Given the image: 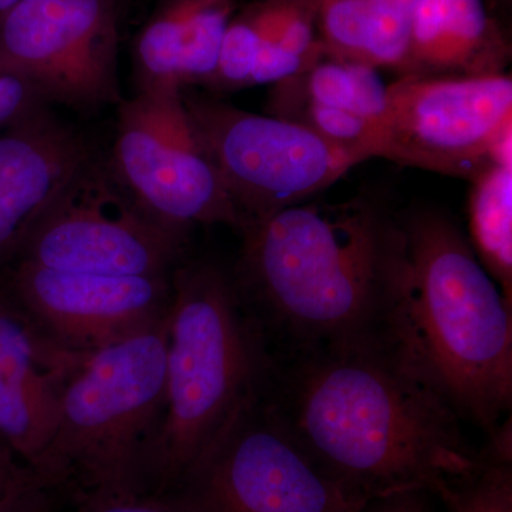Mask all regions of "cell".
Instances as JSON below:
<instances>
[{"label": "cell", "mask_w": 512, "mask_h": 512, "mask_svg": "<svg viewBox=\"0 0 512 512\" xmlns=\"http://www.w3.org/2000/svg\"><path fill=\"white\" fill-rule=\"evenodd\" d=\"M275 420L353 503L441 497L477 466L461 417L389 339L272 353L261 387Z\"/></svg>", "instance_id": "cell-1"}, {"label": "cell", "mask_w": 512, "mask_h": 512, "mask_svg": "<svg viewBox=\"0 0 512 512\" xmlns=\"http://www.w3.org/2000/svg\"><path fill=\"white\" fill-rule=\"evenodd\" d=\"M239 234L232 279L274 353L389 339L409 252L402 217L380 195L303 202Z\"/></svg>", "instance_id": "cell-2"}, {"label": "cell", "mask_w": 512, "mask_h": 512, "mask_svg": "<svg viewBox=\"0 0 512 512\" xmlns=\"http://www.w3.org/2000/svg\"><path fill=\"white\" fill-rule=\"evenodd\" d=\"M400 217L409 278L390 342L461 419L490 436L510 417L512 306L450 215L417 207Z\"/></svg>", "instance_id": "cell-3"}, {"label": "cell", "mask_w": 512, "mask_h": 512, "mask_svg": "<svg viewBox=\"0 0 512 512\" xmlns=\"http://www.w3.org/2000/svg\"><path fill=\"white\" fill-rule=\"evenodd\" d=\"M269 363L261 326L232 276L185 258L171 274L167 392L147 468V493H168L261 386Z\"/></svg>", "instance_id": "cell-4"}, {"label": "cell", "mask_w": 512, "mask_h": 512, "mask_svg": "<svg viewBox=\"0 0 512 512\" xmlns=\"http://www.w3.org/2000/svg\"><path fill=\"white\" fill-rule=\"evenodd\" d=\"M168 311L87 353L60 392L55 431L32 471L50 491L147 493L163 423Z\"/></svg>", "instance_id": "cell-5"}, {"label": "cell", "mask_w": 512, "mask_h": 512, "mask_svg": "<svg viewBox=\"0 0 512 512\" xmlns=\"http://www.w3.org/2000/svg\"><path fill=\"white\" fill-rule=\"evenodd\" d=\"M183 100L237 205L242 228L303 204L366 161L295 121L251 113L187 90Z\"/></svg>", "instance_id": "cell-6"}, {"label": "cell", "mask_w": 512, "mask_h": 512, "mask_svg": "<svg viewBox=\"0 0 512 512\" xmlns=\"http://www.w3.org/2000/svg\"><path fill=\"white\" fill-rule=\"evenodd\" d=\"M264 382V380H262ZM261 386L173 490L187 512H357L275 420Z\"/></svg>", "instance_id": "cell-7"}, {"label": "cell", "mask_w": 512, "mask_h": 512, "mask_svg": "<svg viewBox=\"0 0 512 512\" xmlns=\"http://www.w3.org/2000/svg\"><path fill=\"white\" fill-rule=\"evenodd\" d=\"M376 158L467 181L512 158L511 74L400 76L387 86Z\"/></svg>", "instance_id": "cell-8"}, {"label": "cell", "mask_w": 512, "mask_h": 512, "mask_svg": "<svg viewBox=\"0 0 512 512\" xmlns=\"http://www.w3.org/2000/svg\"><path fill=\"white\" fill-rule=\"evenodd\" d=\"M190 234L147 214L111 170L90 158L33 229L16 261L106 276H165L187 258Z\"/></svg>", "instance_id": "cell-9"}, {"label": "cell", "mask_w": 512, "mask_h": 512, "mask_svg": "<svg viewBox=\"0 0 512 512\" xmlns=\"http://www.w3.org/2000/svg\"><path fill=\"white\" fill-rule=\"evenodd\" d=\"M111 170L150 217L190 234L241 231L244 221L188 116L183 92L136 93L119 104Z\"/></svg>", "instance_id": "cell-10"}, {"label": "cell", "mask_w": 512, "mask_h": 512, "mask_svg": "<svg viewBox=\"0 0 512 512\" xmlns=\"http://www.w3.org/2000/svg\"><path fill=\"white\" fill-rule=\"evenodd\" d=\"M120 23L121 0H22L0 12V72L49 106H119Z\"/></svg>", "instance_id": "cell-11"}, {"label": "cell", "mask_w": 512, "mask_h": 512, "mask_svg": "<svg viewBox=\"0 0 512 512\" xmlns=\"http://www.w3.org/2000/svg\"><path fill=\"white\" fill-rule=\"evenodd\" d=\"M12 301L63 348L87 353L147 326L168 311L171 275L106 276L16 261Z\"/></svg>", "instance_id": "cell-12"}, {"label": "cell", "mask_w": 512, "mask_h": 512, "mask_svg": "<svg viewBox=\"0 0 512 512\" xmlns=\"http://www.w3.org/2000/svg\"><path fill=\"white\" fill-rule=\"evenodd\" d=\"M94 156L50 106L0 133V268L19 258L33 229Z\"/></svg>", "instance_id": "cell-13"}, {"label": "cell", "mask_w": 512, "mask_h": 512, "mask_svg": "<svg viewBox=\"0 0 512 512\" xmlns=\"http://www.w3.org/2000/svg\"><path fill=\"white\" fill-rule=\"evenodd\" d=\"M510 60V32L484 0H420L399 76H493Z\"/></svg>", "instance_id": "cell-14"}, {"label": "cell", "mask_w": 512, "mask_h": 512, "mask_svg": "<svg viewBox=\"0 0 512 512\" xmlns=\"http://www.w3.org/2000/svg\"><path fill=\"white\" fill-rule=\"evenodd\" d=\"M387 86L370 64L322 57L303 72L275 83L268 114L295 103H312L357 114L380 128Z\"/></svg>", "instance_id": "cell-15"}, {"label": "cell", "mask_w": 512, "mask_h": 512, "mask_svg": "<svg viewBox=\"0 0 512 512\" xmlns=\"http://www.w3.org/2000/svg\"><path fill=\"white\" fill-rule=\"evenodd\" d=\"M470 183L468 242L512 306V158L488 165Z\"/></svg>", "instance_id": "cell-16"}, {"label": "cell", "mask_w": 512, "mask_h": 512, "mask_svg": "<svg viewBox=\"0 0 512 512\" xmlns=\"http://www.w3.org/2000/svg\"><path fill=\"white\" fill-rule=\"evenodd\" d=\"M210 0H157L133 43L136 93L181 92L180 59L188 28Z\"/></svg>", "instance_id": "cell-17"}, {"label": "cell", "mask_w": 512, "mask_h": 512, "mask_svg": "<svg viewBox=\"0 0 512 512\" xmlns=\"http://www.w3.org/2000/svg\"><path fill=\"white\" fill-rule=\"evenodd\" d=\"M447 512H512L511 417L488 436L477 466L441 495Z\"/></svg>", "instance_id": "cell-18"}, {"label": "cell", "mask_w": 512, "mask_h": 512, "mask_svg": "<svg viewBox=\"0 0 512 512\" xmlns=\"http://www.w3.org/2000/svg\"><path fill=\"white\" fill-rule=\"evenodd\" d=\"M57 406L16 386L0 369V440L33 470L55 431Z\"/></svg>", "instance_id": "cell-19"}, {"label": "cell", "mask_w": 512, "mask_h": 512, "mask_svg": "<svg viewBox=\"0 0 512 512\" xmlns=\"http://www.w3.org/2000/svg\"><path fill=\"white\" fill-rule=\"evenodd\" d=\"M370 0H316V29L325 57L367 63Z\"/></svg>", "instance_id": "cell-20"}, {"label": "cell", "mask_w": 512, "mask_h": 512, "mask_svg": "<svg viewBox=\"0 0 512 512\" xmlns=\"http://www.w3.org/2000/svg\"><path fill=\"white\" fill-rule=\"evenodd\" d=\"M259 50V29L251 3L238 6L222 39L217 67L205 89L220 96L248 89Z\"/></svg>", "instance_id": "cell-21"}, {"label": "cell", "mask_w": 512, "mask_h": 512, "mask_svg": "<svg viewBox=\"0 0 512 512\" xmlns=\"http://www.w3.org/2000/svg\"><path fill=\"white\" fill-rule=\"evenodd\" d=\"M420 0H370L367 63L377 70H402Z\"/></svg>", "instance_id": "cell-22"}, {"label": "cell", "mask_w": 512, "mask_h": 512, "mask_svg": "<svg viewBox=\"0 0 512 512\" xmlns=\"http://www.w3.org/2000/svg\"><path fill=\"white\" fill-rule=\"evenodd\" d=\"M77 512H187L171 493L89 494Z\"/></svg>", "instance_id": "cell-23"}, {"label": "cell", "mask_w": 512, "mask_h": 512, "mask_svg": "<svg viewBox=\"0 0 512 512\" xmlns=\"http://www.w3.org/2000/svg\"><path fill=\"white\" fill-rule=\"evenodd\" d=\"M46 106L28 83L0 72V133Z\"/></svg>", "instance_id": "cell-24"}, {"label": "cell", "mask_w": 512, "mask_h": 512, "mask_svg": "<svg viewBox=\"0 0 512 512\" xmlns=\"http://www.w3.org/2000/svg\"><path fill=\"white\" fill-rule=\"evenodd\" d=\"M0 512H55L53 491L33 477L10 495L9 500L0 507Z\"/></svg>", "instance_id": "cell-25"}, {"label": "cell", "mask_w": 512, "mask_h": 512, "mask_svg": "<svg viewBox=\"0 0 512 512\" xmlns=\"http://www.w3.org/2000/svg\"><path fill=\"white\" fill-rule=\"evenodd\" d=\"M33 477L35 474L28 467L20 466L8 447H0V507Z\"/></svg>", "instance_id": "cell-26"}, {"label": "cell", "mask_w": 512, "mask_h": 512, "mask_svg": "<svg viewBox=\"0 0 512 512\" xmlns=\"http://www.w3.org/2000/svg\"><path fill=\"white\" fill-rule=\"evenodd\" d=\"M357 512H429V510L421 498V493H409L373 501Z\"/></svg>", "instance_id": "cell-27"}, {"label": "cell", "mask_w": 512, "mask_h": 512, "mask_svg": "<svg viewBox=\"0 0 512 512\" xmlns=\"http://www.w3.org/2000/svg\"><path fill=\"white\" fill-rule=\"evenodd\" d=\"M488 12L505 30L510 32L512 0H484Z\"/></svg>", "instance_id": "cell-28"}, {"label": "cell", "mask_w": 512, "mask_h": 512, "mask_svg": "<svg viewBox=\"0 0 512 512\" xmlns=\"http://www.w3.org/2000/svg\"><path fill=\"white\" fill-rule=\"evenodd\" d=\"M19 2H22V0H0V12H5L12 6L18 5Z\"/></svg>", "instance_id": "cell-29"}, {"label": "cell", "mask_w": 512, "mask_h": 512, "mask_svg": "<svg viewBox=\"0 0 512 512\" xmlns=\"http://www.w3.org/2000/svg\"><path fill=\"white\" fill-rule=\"evenodd\" d=\"M2 446H5V444H3V441L0 440V447H2Z\"/></svg>", "instance_id": "cell-30"}]
</instances>
